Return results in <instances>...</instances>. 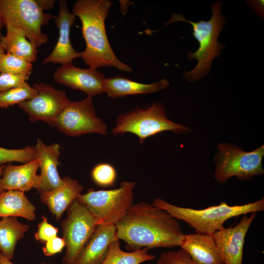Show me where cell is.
I'll use <instances>...</instances> for the list:
<instances>
[{
  "mask_svg": "<svg viewBox=\"0 0 264 264\" xmlns=\"http://www.w3.org/2000/svg\"><path fill=\"white\" fill-rule=\"evenodd\" d=\"M33 87L37 94L18 104L19 107L27 113L31 122L41 120L53 127L57 117L71 101L65 91L56 89L50 84L40 82Z\"/></svg>",
  "mask_w": 264,
  "mask_h": 264,
  "instance_id": "8fae6325",
  "label": "cell"
},
{
  "mask_svg": "<svg viewBox=\"0 0 264 264\" xmlns=\"http://www.w3.org/2000/svg\"><path fill=\"white\" fill-rule=\"evenodd\" d=\"M219 153L216 155L214 177L223 183L233 176L241 179H249L254 176L264 174L262 161L264 146H261L251 152H245L239 147L227 143L218 145Z\"/></svg>",
  "mask_w": 264,
  "mask_h": 264,
  "instance_id": "ba28073f",
  "label": "cell"
},
{
  "mask_svg": "<svg viewBox=\"0 0 264 264\" xmlns=\"http://www.w3.org/2000/svg\"><path fill=\"white\" fill-rule=\"evenodd\" d=\"M37 93L27 82L23 85L0 92V108H6L33 98Z\"/></svg>",
  "mask_w": 264,
  "mask_h": 264,
  "instance_id": "d4e9b609",
  "label": "cell"
},
{
  "mask_svg": "<svg viewBox=\"0 0 264 264\" xmlns=\"http://www.w3.org/2000/svg\"><path fill=\"white\" fill-rule=\"evenodd\" d=\"M117 239L115 224L97 225L75 264H102L109 245Z\"/></svg>",
  "mask_w": 264,
  "mask_h": 264,
  "instance_id": "ac0fdd59",
  "label": "cell"
},
{
  "mask_svg": "<svg viewBox=\"0 0 264 264\" xmlns=\"http://www.w3.org/2000/svg\"><path fill=\"white\" fill-rule=\"evenodd\" d=\"M66 214L61 224L66 247L62 264H75L97 225L85 205L77 198L68 206Z\"/></svg>",
  "mask_w": 264,
  "mask_h": 264,
  "instance_id": "9c48e42d",
  "label": "cell"
},
{
  "mask_svg": "<svg viewBox=\"0 0 264 264\" xmlns=\"http://www.w3.org/2000/svg\"><path fill=\"white\" fill-rule=\"evenodd\" d=\"M156 264H197L182 248L162 252Z\"/></svg>",
  "mask_w": 264,
  "mask_h": 264,
  "instance_id": "f1b7e54d",
  "label": "cell"
},
{
  "mask_svg": "<svg viewBox=\"0 0 264 264\" xmlns=\"http://www.w3.org/2000/svg\"><path fill=\"white\" fill-rule=\"evenodd\" d=\"M0 264H14L12 263L9 259L4 256L0 252Z\"/></svg>",
  "mask_w": 264,
  "mask_h": 264,
  "instance_id": "e575fe53",
  "label": "cell"
},
{
  "mask_svg": "<svg viewBox=\"0 0 264 264\" xmlns=\"http://www.w3.org/2000/svg\"><path fill=\"white\" fill-rule=\"evenodd\" d=\"M36 1L43 11L52 8L55 2L54 0H36Z\"/></svg>",
  "mask_w": 264,
  "mask_h": 264,
  "instance_id": "836d02e7",
  "label": "cell"
},
{
  "mask_svg": "<svg viewBox=\"0 0 264 264\" xmlns=\"http://www.w3.org/2000/svg\"><path fill=\"white\" fill-rule=\"evenodd\" d=\"M42 220L38 225L34 237L37 241L45 243L49 240L57 236L59 229L48 222L47 218L42 216Z\"/></svg>",
  "mask_w": 264,
  "mask_h": 264,
  "instance_id": "4dcf8cb0",
  "label": "cell"
},
{
  "mask_svg": "<svg viewBox=\"0 0 264 264\" xmlns=\"http://www.w3.org/2000/svg\"><path fill=\"white\" fill-rule=\"evenodd\" d=\"M36 158L40 162L41 182L38 191H49L60 186L63 180L59 175L57 166L60 146L57 143L45 145L38 139L35 146Z\"/></svg>",
  "mask_w": 264,
  "mask_h": 264,
  "instance_id": "2e32d148",
  "label": "cell"
},
{
  "mask_svg": "<svg viewBox=\"0 0 264 264\" xmlns=\"http://www.w3.org/2000/svg\"><path fill=\"white\" fill-rule=\"evenodd\" d=\"M115 225L118 239L131 251L180 246L184 235L177 219L143 201L133 204Z\"/></svg>",
  "mask_w": 264,
  "mask_h": 264,
  "instance_id": "6da1fadb",
  "label": "cell"
},
{
  "mask_svg": "<svg viewBox=\"0 0 264 264\" xmlns=\"http://www.w3.org/2000/svg\"><path fill=\"white\" fill-rule=\"evenodd\" d=\"M112 4L109 0H79L74 3L72 13L81 22L86 45L81 58L90 68L113 66L131 72L132 68L115 55L107 35L105 20Z\"/></svg>",
  "mask_w": 264,
  "mask_h": 264,
  "instance_id": "7a4b0ae2",
  "label": "cell"
},
{
  "mask_svg": "<svg viewBox=\"0 0 264 264\" xmlns=\"http://www.w3.org/2000/svg\"><path fill=\"white\" fill-rule=\"evenodd\" d=\"M29 226L20 222L17 217H3L0 220V252L11 260L18 241L24 236Z\"/></svg>",
  "mask_w": 264,
  "mask_h": 264,
  "instance_id": "603a6c76",
  "label": "cell"
},
{
  "mask_svg": "<svg viewBox=\"0 0 264 264\" xmlns=\"http://www.w3.org/2000/svg\"><path fill=\"white\" fill-rule=\"evenodd\" d=\"M55 17L52 14L44 13L36 0H0V20L3 25L22 29L28 39L37 47L48 40L42 27Z\"/></svg>",
  "mask_w": 264,
  "mask_h": 264,
  "instance_id": "52a82bcc",
  "label": "cell"
},
{
  "mask_svg": "<svg viewBox=\"0 0 264 264\" xmlns=\"http://www.w3.org/2000/svg\"><path fill=\"white\" fill-rule=\"evenodd\" d=\"M33 64L10 53L0 55V72L31 74Z\"/></svg>",
  "mask_w": 264,
  "mask_h": 264,
  "instance_id": "484cf974",
  "label": "cell"
},
{
  "mask_svg": "<svg viewBox=\"0 0 264 264\" xmlns=\"http://www.w3.org/2000/svg\"><path fill=\"white\" fill-rule=\"evenodd\" d=\"M59 12L55 18L59 31V37L55 47L50 54L43 60V64H60L61 66L72 63L73 60L81 57V52L73 47L70 39L71 26L73 24L75 15L68 8L66 0H59Z\"/></svg>",
  "mask_w": 264,
  "mask_h": 264,
  "instance_id": "5bb4252c",
  "label": "cell"
},
{
  "mask_svg": "<svg viewBox=\"0 0 264 264\" xmlns=\"http://www.w3.org/2000/svg\"><path fill=\"white\" fill-rule=\"evenodd\" d=\"M62 180V184L52 190L39 192L41 202L47 206L57 220L62 218L65 211L83 190V186L76 179L65 176Z\"/></svg>",
  "mask_w": 264,
  "mask_h": 264,
  "instance_id": "e0dca14e",
  "label": "cell"
},
{
  "mask_svg": "<svg viewBox=\"0 0 264 264\" xmlns=\"http://www.w3.org/2000/svg\"><path fill=\"white\" fill-rule=\"evenodd\" d=\"M152 204L168 212L176 219L185 221L195 232L213 235L223 228L228 219L242 215L264 210V198L240 205H229L221 202L219 205L202 209L177 206L161 198H156Z\"/></svg>",
  "mask_w": 264,
  "mask_h": 264,
  "instance_id": "3957f363",
  "label": "cell"
},
{
  "mask_svg": "<svg viewBox=\"0 0 264 264\" xmlns=\"http://www.w3.org/2000/svg\"><path fill=\"white\" fill-rule=\"evenodd\" d=\"M36 159L35 147L9 149L0 147V164L13 161L27 163Z\"/></svg>",
  "mask_w": 264,
  "mask_h": 264,
  "instance_id": "83f0119b",
  "label": "cell"
},
{
  "mask_svg": "<svg viewBox=\"0 0 264 264\" xmlns=\"http://www.w3.org/2000/svg\"><path fill=\"white\" fill-rule=\"evenodd\" d=\"M40 168V162L36 158L21 165L10 163L4 165L0 181L1 191L17 190L28 192L32 188L38 190L41 176L37 174Z\"/></svg>",
  "mask_w": 264,
  "mask_h": 264,
  "instance_id": "9a60e30c",
  "label": "cell"
},
{
  "mask_svg": "<svg viewBox=\"0 0 264 264\" xmlns=\"http://www.w3.org/2000/svg\"><path fill=\"white\" fill-rule=\"evenodd\" d=\"M54 80L70 88L94 96L104 92L105 75L97 69L81 68L72 63L59 66L53 74Z\"/></svg>",
  "mask_w": 264,
  "mask_h": 264,
  "instance_id": "4fadbf2b",
  "label": "cell"
},
{
  "mask_svg": "<svg viewBox=\"0 0 264 264\" xmlns=\"http://www.w3.org/2000/svg\"><path fill=\"white\" fill-rule=\"evenodd\" d=\"M119 239L112 242L109 245L106 257L102 264H140L152 261L155 256L150 254L147 248L125 252L120 248Z\"/></svg>",
  "mask_w": 264,
  "mask_h": 264,
  "instance_id": "cb8c5ba5",
  "label": "cell"
},
{
  "mask_svg": "<svg viewBox=\"0 0 264 264\" xmlns=\"http://www.w3.org/2000/svg\"><path fill=\"white\" fill-rule=\"evenodd\" d=\"M222 5L220 1L214 2L211 8V19L195 22L187 20L181 15H175V21H184L193 27V35L199 43V47L194 52H188L189 60L195 59L198 64L192 70L185 72L183 77L187 81L194 82L208 74L213 60L218 57L224 45L218 41L220 31L226 24V18L221 12Z\"/></svg>",
  "mask_w": 264,
  "mask_h": 264,
  "instance_id": "277c9868",
  "label": "cell"
},
{
  "mask_svg": "<svg viewBox=\"0 0 264 264\" xmlns=\"http://www.w3.org/2000/svg\"><path fill=\"white\" fill-rule=\"evenodd\" d=\"M256 216V212L249 217L244 215L235 226L224 227L213 235L224 264H242L245 238Z\"/></svg>",
  "mask_w": 264,
  "mask_h": 264,
  "instance_id": "7c38bea8",
  "label": "cell"
},
{
  "mask_svg": "<svg viewBox=\"0 0 264 264\" xmlns=\"http://www.w3.org/2000/svg\"><path fill=\"white\" fill-rule=\"evenodd\" d=\"M36 207L17 190H4L0 194V217H22L28 220L36 219Z\"/></svg>",
  "mask_w": 264,
  "mask_h": 264,
  "instance_id": "7402d4cb",
  "label": "cell"
},
{
  "mask_svg": "<svg viewBox=\"0 0 264 264\" xmlns=\"http://www.w3.org/2000/svg\"><path fill=\"white\" fill-rule=\"evenodd\" d=\"M4 164L3 165H0V179H1V176H2V171H3V168H4ZM3 191H1L0 189V194Z\"/></svg>",
  "mask_w": 264,
  "mask_h": 264,
  "instance_id": "8d00e7d4",
  "label": "cell"
},
{
  "mask_svg": "<svg viewBox=\"0 0 264 264\" xmlns=\"http://www.w3.org/2000/svg\"><path fill=\"white\" fill-rule=\"evenodd\" d=\"M91 178L97 185L108 187L113 186L117 178L114 167L108 163H100L96 165L91 172Z\"/></svg>",
  "mask_w": 264,
  "mask_h": 264,
  "instance_id": "4316f807",
  "label": "cell"
},
{
  "mask_svg": "<svg viewBox=\"0 0 264 264\" xmlns=\"http://www.w3.org/2000/svg\"><path fill=\"white\" fill-rule=\"evenodd\" d=\"M176 133L188 132V128L169 119L163 106L154 104L142 109H137L117 116L111 133L113 136L129 132L135 135L140 143L147 138L165 131Z\"/></svg>",
  "mask_w": 264,
  "mask_h": 264,
  "instance_id": "8992f818",
  "label": "cell"
},
{
  "mask_svg": "<svg viewBox=\"0 0 264 264\" xmlns=\"http://www.w3.org/2000/svg\"><path fill=\"white\" fill-rule=\"evenodd\" d=\"M6 33L1 36V44L6 53L14 54L33 63L37 60V47L29 40L21 28L10 24L5 25Z\"/></svg>",
  "mask_w": 264,
  "mask_h": 264,
  "instance_id": "44dd1931",
  "label": "cell"
},
{
  "mask_svg": "<svg viewBox=\"0 0 264 264\" xmlns=\"http://www.w3.org/2000/svg\"><path fill=\"white\" fill-rule=\"evenodd\" d=\"M250 3L256 13L260 16L264 15V0L250 1Z\"/></svg>",
  "mask_w": 264,
  "mask_h": 264,
  "instance_id": "d6a6232c",
  "label": "cell"
},
{
  "mask_svg": "<svg viewBox=\"0 0 264 264\" xmlns=\"http://www.w3.org/2000/svg\"><path fill=\"white\" fill-rule=\"evenodd\" d=\"M30 74L0 73V92L23 85L27 82Z\"/></svg>",
  "mask_w": 264,
  "mask_h": 264,
  "instance_id": "f546056e",
  "label": "cell"
},
{
  "mask_svg": "<svg viewBox=\"0 0 264 264\" xmlns=\"http://www.w3.org/2000/svg\"><path fill=\"white\" fill-rule=\"evenodd\" d=\"M65 246L64 239L57 236L44 243L43 251L45 256H52L61 253Z\"/></svg>",
  "mask_w": 264,
  "mask_h": 264,
  "instance_id": "1f68e13d",
  "label": "cell"
},
{
  "mask_svg": "<svg viewBox=\"0 0 264 264\" xmlns=\"http://www.w3.org/2000/svg\"><path fill=\"white\" fill-rule=\"evenodd\" d=\"M180 246L197 264H224L213 235L197 232L184 234Z\"/></svg>",
  "mask_w": 264,
  "mask_h": 264,
  "instance_id": "d6986e66",
  "label": "cell"
},
{
  "mask_svg": "<svg viewBox=\"0 0 264 264\" xmlns=\"http://www.w3.org/2000/svg\"><path fill=\"white\" fill-rule=\"evenodd\" d=\"M169 83L162 79L151 84L138 83L121 76L106 78L104 92L108 96L115 99L130 95L148 94L157 92L168 88Z\"/></svg>",
  "mask_w": 264,
  "mask_h": 264,
  "instance_id": "ffe728a7",
  "label": "cell"
},
{
  "mask_svg": "<svg viewBox=\"0 0 264 264\" xmlns=\"http://www.w3.org/2000/svg\"><path fill=\"white\" fill-rule=\"evenodd\" d=\"M136 183L123 181L111 190H88L77 199L83 203L98 225L115 224L133 204V190Z\"/></svg>",
  "mask_w": 264,
  "mask_h": 264,
  "instance_id": "5b68a950",
  "label": "cell"
},
{
  "mask_svg": "<svg viewBox=\"0 0 264 264\" xmlns=\"http://www.w3.org/2000/svg\"><path fill=\"white\" fill-rule=\"evenodd\" d=\"M92 97L70 101L57 117L53 127L73 137L91 133L107 135V126L97 115Z\"/></svg>",
  "mask_w": 264,
  "mask_h": 264,
  "instance_id": "30bf717a",
  "label": "cell"
},
{
  "mask_svg": "<svg viewBox=\"0 0 264 264\" xmlns=\"http://www.w3.org/2000/svg\"><path fill=\"white\" fill-rule=\"evenodd\" d=\"M3 25H3V23H2V22L0 20V55L5 53V51L3 49V48H2V46H1V36H2V35L1 34V30L2 27H3Z\"/></svg>",
  "mask_w": 264,
  "mask_h": 264,
  "instance_id": "d590c367",
  "label": "cell"
},
{
  "mask_svg": "<svg viewBox=\"0 0 264 264\" xmlns=\"http://www.w3.org/2000/svg\"><path fill=\"white\" fill-rule=\"evenodd\" d=\"M40 264H49L47 263L42 262Z\"/></svg>",
  "mask_w": 264,
  "mask_h": 264,
  "instance_id": "74e56055",
  "label": "cell"
}]
</instances>
